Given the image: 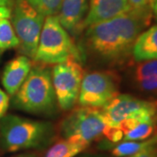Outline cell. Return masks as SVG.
I'll return each mask as SVG.
<instances>
[{
	"label": "cell",
	"mask_w": 157,
	"mask_h": 157,
	"mask_svg": "<svg viewBox=\"0 0 157 157\" xmlns=\"http://www.w3.org/2000/svg\"><path fill=\"white\" fill-rule=\"evenodd\" d=\"M152 9H131L126 13L86 27L83 55L87 52L107 66H120L132 56L137 37L151 22Z\"/></svg>",
	"instance_id": "1"
},
{
	"label": "cell",
	"mask_w": 157,
	"mask_h": 157,
	"mask_svg": "<svg viewBox=\"0 0 157 157\" xmlns=\"http://www.w3.org/2000/svg\"><path fill=\"white\" fill-rule=\"evenodd\" d=\"M0 120L1 144L6 151L42 149L54 140L55 129L48 121L14 114L5 115Z\"/></svg>",
	"instance_id": "2"
},
{
	"label": "cell",
	"mask_w": 157,
	"mask_h": 157,
	"mask_svg": "<svg viewBox=\"0 0 157 157\" xmlns=\"http://www.w3.org/2000/svg\"><path fill=\"white\" fill-rule=\"evenodd\" d=\"M14 95V106L24 112L52 115L56 111L58 102L48 68L37 66L32 67L27 78Z\"/></svg>",
	"instance_id": "3"
},
{
	"label": "cell",
	"mask_w": 157,
	"mask_h": 157,
	"mask_svg": "<svg viewBox=\"0 0 157 157\" xmlns=\"http://www.w3.org/2000/svg\"><path fill=\"white\" fill-rule=\"evenodd\" d=\"M83 58L82 51L62 26L58 16L45 17L34 61L43 65H56L68 59H75L81 62Z\"/></svg>",
	"instance_id": "4"
},
{
	"label": "cell",
	"mask_w": 157,
	"mask_h": 157,
	"mask_svg": "<svg viewBox=\"0 0 157 157\" xmlns=\"http://www.w3.org/2000/svg\"><path fill=\"white\" fill-rule=\"evenodd\" d=\"M107 126L98 107H81L73 110L62 121L60 135L65 140L89 146L103 135Z\"/></svg>",
	"instance_id": "5"
},
{
	"label": "cell",
	"mask_w": 157,
	"mask_h": 157,
	"mask_svg": "<svg viewBox=\"0 0 157 157\" xmlns=\"http://www.w3.org/2000/svg\"><path fill=\"white\" fill-rule=\"evenodd\" d=\"M10 17L19 40V51L23 55L33 59L45 17L26 0H16Z\"/></svg>",
	"instance_id": "6"
},
{
	"label": "cell",
	"mask_w": 157,
	"mask_h": 157,
	"mask_svg": "<svg viewBox=\"0 0 157 157\" xmlns=\"http://www.w3.org/2000/svg\"><path fill=\"white\" fill-rule=\"evenodd\" d=\"M84 69L75 59L56 64L52 68V80L57 102L62 110L67 111L78 101Z\"/></svg>",
	"instance_id": "7"
},
{
	"label": "cell",
	"mask_w": 157,
	"mask_h": 157,
	"mask_svg": "<svg viewBox=\"0 0 157 157\" xmlns=\"http://www.w3.org/2000/svg\"><path fill=\"white\" fill-rule=\"evenodd\" d=\"M120 80L108 71H94L85 74L78 101L81 107H102L119 94Z\"/></svg>",
	"instance_id": "8"
},
{
	"label": "cell",
	"mask_w": 157,
	"mask_h": 157,
	"mask_svg": "<svg viewBox=\"0 0 157 157\" xmlns=\"http://www.w3.org/2000/svg\"><path fill=\"white\" fill-rule=\"evenodd\" d=\"M106 123L119 127L128 118L146 117L157 119V101H145L129 94H118L101 109Z\"/></svg>",
	"instance_id": "9"
},
{
	"label": "cell",
	"mask_w": 157,
	"mask_h": 157,
	"mask_svg": "<svg viewBox=\"0 0 157 157\" xmlns=\"http://www.w3.org/2000/svg\"><path fill=\"white\" fill-rule=\"evenodd\" d=\"M89 0H63L57 15L62 26L72 36H78L85 29Z\"/></svg>",
	"instance_id": "10"
},
{
	"label": "cell",
	"mask_w": 157,
	"mask_h": 157,
	"mask_svg": "<svg viewBox=\"0 0 157 157\" xmlns=\"http://www.w3.org/2000/svg\"><path fill=\"white\" fill-rule=\"evenodd\" d=\"M132 8L128 0H89L85 28L126 13Z\"/></svg>",
	"instance_id": "11"
},
{
	"label": "cell",
	"mask_w": 157,
	"mask_h": 157,
	"mask_svg": "<svg viewBox=\"0 0 157 157\" xmlns=\"http://www.w3.org/2000/svg\"><path fill=\"white\" fill-rule=\"evenodd\" d=\"M31 69V59L25 55L17 57L6 64L2 75V84L8 94L14 95L17 93Z\"/></svg>",
	"instance_id": "12"
},
{
	"label": "cell",
	"mask_w": 157,
	"mask_h": 157,
	"mask_svg": "<svg viewBox=\"0 0 157 157\" xmlns=\"http://www.w3.org/2000/svg\"><path fill=\"white\" fill-rule=\"evenodd\" d=\"M118 128L123 132L124 140H145L157 133V119L128 118L121 121Z\"/></svg>",
	"instance_id": "13"
},
{
	"label": "cell",
	"mask_w": 157,
	"mask_h": 157,
	"mask_svg": "<svg viewBox=\"0 0 157 157\" xmlns=\"http://www.w3.org/2000/svg\"><path fill=\"white\" fill-rule=\"evenodd\" d=\"M132 81L140 92L157 96V59L138 62L132 71Z\"/></svg>",
	"instance_id": "14"
},
{
	"label": "cell",
	"mask_w": 157,
	"mask_h": 157,
	"mask_svg": "<svg viewBox=\"0 0 157 157\" xmlns=\"http://www.w3.org/2000/svg\"><path fill=\"white\" fill-rule=\"evenodd\" d=\"M132 57L136 62L157 59V25L151 26L137 37Z\"/></svg>",
	"instance_id": "15"
},
{
	"label": "cell",
	"mask_w": 157,
	"mask_h": 157,
	"mask_svg": "<svg viewBox=\"0 0 157 157\" xmlns=\"http://www.w3.org/2000/svg\"><path fill=\"white\" fill-rule=\"evenodd\" d=\"M153 145H157V133L145 140H125L118 143L111 153L115 157H128Z\"/></svg>",
	"instance_id": "16"
},
{
	"label": "cell",
	"mask_w": 157,
	"mask_h": 157,
	"mask_svg": "<svg viewBox=\"0 0 157 157\" xmlns=\"http://www.w3.org/2000/svg\"><path fill=\"white\" fill-rule=\"evenodd\" d=\"M87 147L82 143L62 139L48 148L45 157H76Z\"/></svg>",
	"instance_id": "17"
},
{
	"label": "cell",
	"mask_w": 157,
	"mask_h": 157,
	"mask_svg": "<svg viewBox=\"0 0 157 157\" xmlns=\"http://www.w3.org/2000/svg\"><path fill=\"white\" fill-rule=\"evenodd\" d=\"M19 40L12 27L9 18H3L0 21V51L18 47Z\"/></svg>",
	"instance_id": "18"
},
{
	"label": "cell",
	"mask_w": 157,
	"mask_h": 157,
	"mask_svg": "<svg viewBox=\"0 0 157 157\" xmlns=\"http://www.w3.org/2000/svg\"><path fill=\"white\" fill-rule=\"evenodd\" d=\"M35 10L45 17L58 15L63 0H26Z\"/></svg>",
	"instance_id": "19"
},
{
	"label": "cell",
	"mask_w": 157,
	"mask_h": 157,
	"mask_svg": "<svg viewBox=\"0 0 157 157\" xmlns=\"http://www.w3.org/2000/svg\"><path fill=\"white\" fill-rule=\"evenodd\" d=\"M103 135L109 140L111 143H119L123 140V132L117 127H111L107 125L105 129Z\"/></svg>",
	"instance_id": "20"
},
{
	"label": "cell",
	"mask_w": 157,
	"mask_h": 157,
	"mask_svg": "<svg viewBox=\"0 0 157 157\" xmlns=\"http://www.w3.org/2000/svg\"><path fill=\"white\" fill-rule=\"evenodd\" d=\"M9 107V96L0 88V119L5 116Z\"/></svg>",
	"instance_id": "21"
},
{
	"label": "cell",
	"mask_w": 157,
	"mask_h": 157,
	"mask_svg": "<svg viewBox=\"0 0 157 157\" xmlns=\"http://www.w3.org/2000/svg\"><path fill=\"white\" fill-rule=\"evenodd\" d=\"M128 157H157V145L148 147Z\"/></svg>",
	"instance_id": "22"
},
{
	"label": "cell",
	"mask_w": 157,
	"mask_h": 157,
	"mask_svg": "<svg viewBox=\"0 0 157 157\" xmlns=\"http://www.w3.org/2000/svg\"><path fill=\"white\" fill-rule=\"evenodd\" d=\"M128 1L131 8L135 10H146L151 8V6L147 4V0H128Z\"/></svg>",
	"instance_id": "23"
},
{
	"label": "cell",
	"mask_w": 157,
	"mask_h": 157,
	"mask_svg": "<svg viewBox=\"0 0 157 157\" xmlns=\"http://www.w3.org/2000/svg\"><path fill=\"white\" fill-rule=\"evenodd\" d=\"M11 13V9L8 8L7 6H0V21L3 18H10ZM2 53H3V52L0 51V57L2 55Z\"/></svg>",
	"instance_id": "24"
},
{
	"label": "cell",
	"mask_w": 157,
	"mask_h": 157,
	"mask_svg": "<svg viewBox=\"0 0 157 157\" xmlns=\"http://www.w3.org/2000/svg\"><path fill=\"white\" fill-rule=\"evenodd\" d=\"M152 13L154 15L155 18L157 20V0L155 2V4L152 6Z\"/></svg>",
	"instance_id": "25"
},
{
	"label": "cell",
	"mask_w": 157,
	"mask_h": 157,
	"mask_svg": "<svg viewBox=\"0 0 157 157\" xmlns=\"http://www.w3.org/2000/svg\"><path fill=\"white\" fill-rule=\"evenodd\" d=\"M10 4V0H0V6H7Z\"/></svg>",
	"instance_id": "26"
},
{
	"label": "cell",
	"mask_w": 157,
	"mask_h": 157,
	"mask_svg": "<svg viewBox=\"0 0 157 157\" xmlns=\"http://www.w3.org/2000/svg\"><path fill=\"white\" fill-rule=\"evenodd\" d=\"M156 0H147V4L149 5V6H151V8H152V6H153V5L155 4V2Z\"/></svg>",
	"instance_id": "27"
},
{
	"label": "cell",
	"mask_w": 157,
	"mask_h": 157,
	"mask_svg": "<svg viewBox=\"0 0 157 157\" xmlns=\"http://www.w3.org/2000/svg\"><path fill=\"white\" fill-rule=\"evenodd\" d=\"M16 157H36L33 155H18Z\"/></svg>",
	"instance_id": "28"
},
{
	"label": "cell",
	"mask_w": 157,
	"mask_h": 157,
	"mask_svg": "<svg viewBox=\"0 0 157 157\" xmlns=\"http://www.w3.org/2000/svg\"><path fill=\"white\" fill-rule=\"evenodd\" d=\"M78 157H101L99 155H81V156Z\"/></svg>",
	"instance_id": "29"
}]
</instances>
